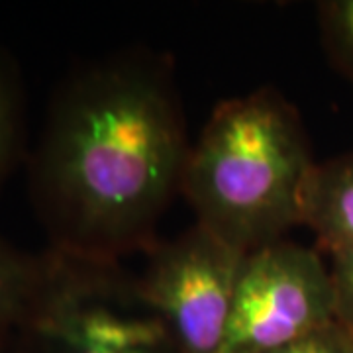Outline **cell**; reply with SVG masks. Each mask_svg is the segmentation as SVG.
Returning <instances> with one entry per match:
<instances>
[{"instance_id":"cell-1","label":"cell","mask_w":353,"mask_h":353,"mask_svg":"<svg viewBox=\"0 0 353 353\" xmlns=\"http://www.w3.org/2000/svg\"><path fill=\"white\" fill-rule=\"evenodd\" d=\"M190 145L163 55L128 50L55 90L30 159V196L57 252L118 261L153 245Z\"/></svg>"},{"instance_id":"cell-2","label":"cell","mask_w":353,"mask_h":353,"mask_svg":"<svg viewBox=\"0 0 353 353\" xmlns=\"http://www.w3.org/2000/svg\"><path fill=\"white\" fill-rule=\"evenodd\" d=\"M314 165L299 112L265 87L216 106L190 145L181 194L196 224L252 253L301 224Z\"/></svg>"},{"instance_id":"cell-3","label":"cell","mask_w":353,"mask_h":353,"mask_svg":"<svg viewBox=\"0 0 353 353\" xmlns=\"http://www.w3.org/2000/svg\"><path fill=\"white\" fill-rule=\"evenodd\" d=\"M34 299L4 353H181L118 261L48 250Z\"/></svg>"},{"instance_id":"cell-4","label":"cell","mask_w":353,"mask_h":353,"mask_svg":"<svg viewBox=\"0 0 353 353\" xmlns=\"http://www.w3.org/2000/svg\"><path fill=\"white\" fill-rule=\"evenodd\" d=\"M334 320L330 269L314 250L279 240L245 255L220 353H267Z\"/></svg>"},{"instance_id":"cell-5","label":"cell","mask_w":353,"mask_h":353,"mask_svg":"<svg viewBox=\"0 0 353 353\" xmlns=\"http://www.w3.org/2000/svg\"><path fill=\"white\" fill-rule=\"evenodd\" d=\"M245 255L201 224L153 245L139 285L179 352L220 353Z\"/></svg>"},{"instance_id":"cell-6","label":"cell","mask_w":353,"mask_h":353,"mask_svg":"<svg viewBox=\"0 0 353 353\" xmlns=\"http://www.w3.org/2000/svg\"><path fill=\"white\" fill-rule=\"evenodd\" d=\"M330 253L353 245V153L314 165L303 194V220Z\"/></svg>"},{"instance_id":"cell-7","label":"cell","mask_w":353,"mask_h":353,"mask_svg":"<svg viewBox=\"0 0 353 353\" xmlns=\"http://www.w3.org/2000/svg\"><path fill=\"white\" fill-rule=\"evenodd\" d=\"M39 255H28L0 238V353L22 324L38 287Z\"/></svg>"},{"instance_id":"cell-8","label":"cell","mask_w":353,"mask_h":353,"mask_svg":"<svg viewBox=\"0 0 353 353\" xmlns=\"http://www.w3.org/2000/svg\"><path fill=\"white\" fill-rule=\"evenodd\" d=\"M24 145V85L12 57L0 50V187L20 163Z\"/></svg>"},{"instance_id":"cell-9","label":"cell","mask_w":353,"mask_h":353,"mask_svg":"<svg viewBox=\"0 0 353 353\" xmlns=\"http://www.w3.org/2000/svg\"><path fill=\"white\" fill-rule=\"evenodd\" d=\"M320 30L332 61L353 81V0L322 2Z\"/></svg>"},{"instance_id":"cell-10","label":"cell","mask_w":353,"mask_h":353,"mask_svg":"<svg viewBox=\"0 0 353 353\" xmlns=\"http://www.w3.org/2000/svg\"><path fill=\"white\" fill-rule=\"evenodd\" d=\"M332 255L330 281L334 292V320L353 340V245L341 248Z\"/></svg>"},{"instance_id":"cell-11","label":"cell","mask_w":353,"mask_h":353,"mask_svg":"<svg viewBox=\"0 0 353 353\" xmlns=\"http://www.w3.org/2000/svg\"><path fill=\"white\" fill-rule=\"evenodd\" d=\"M267 353H353V340L345 330L332 322Z\"/></svg>"}]
</instances>
